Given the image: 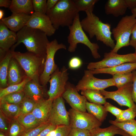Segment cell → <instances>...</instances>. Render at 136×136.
I'll list each match as a JSON object with an SVG mask.
<instances>
[{
  "mask_svg": "<svg viewBox=\"0 0 136 136\" xmlns=\"http://www.w3.org/2000/svg\"><path fill=\"white\" fill-rule=\"evenodd\" d=\"M17 41L12 47V50L23 43L28 52L38 55L46 56L47 45L50 41L46 34L38 29L25 26L17 33Z\"/></svg>",
  "mask_w": 136,
  "mask_h": 136,
  "instance_id": "6da1fadb",
  "label": "cell"
},
{
  "mask_svg": "<svg viewBox=\"0 0 136 136\" xmlns=\"http://www.w3.org/2000/svg\"><path fill=\"white\" fill-rule=\"evenodd\" d=\"M85 13L86 17L81 21L84 31L88 33L90 39L95 37L97 41L113 49L115 44L112 37L111 25L102 22L93 11H88Z\"/></svg>",
  "mask_w": 136,
  "mask_h": 136,
  "instance_id": "7a4b0ae2",
  "label": "cell"
},
{
  "mask_svg": "<svg viewBox=\"0 0 136 136\" xmlns=\"http://www.w3.org/2000/svg\"><path fill=\"white\" fill-rule=\"evenodd\" d=\"M79 12L73 0H59L46 14L56 30L60 27H69L71 26Z\"/></svg>",
  "mask_w": 136,
  "mask_h": 136,
  "instance_id": "3957f363",
  "label": "cell"
},
{
  "mask_svg": "<svg viewBox=\"0 0 136 136\" xmlns=\"http://www.w3.org/2000/svg\"><path fill=\"white\" fill-rule=\"evenodd\" d=\"M11 50L13 56L20 64L27 77L31 79H39L44 70L46 56L29 52L22 53Z\"/></svg>",
  "mask_w": 136,
  "mask_h": 136,
  "instance_id": "277c9868",
  "label": "cell"
},
{
  "mask_svg": "<svg viewBox=\"0 0 136 136\" xmlns=\"http://www.w3.org/2000/svg\"><path fill=\"white\" fill-rule=\"evenodd\" d=\"M69 28L70 33L67 39L69 44L68 49L69 52H74L77 44L81 43L89 48L94 58H100V56L98 52L99 46L97 43L91 42L85 34L81 25L79 14L75 18L72 24Z\"/></svg>",
  "mask_w": 136,
  "mask_h": 136,
  "instance_id": "5b68a950",
  "label": "cell"
},
{
  "mask_svg": "<svg viewBox=\"0 0 136 136\" xmlns=\"http://www.w3.org/2000/svg\"><path fill=\"white\" fill-rule=\"evenodd\" d=\"M136 23V18L132 15H126L121 18L116 27L112 30L116 43L111 52L117 53L122 48L130 45V38Z\"/></svg>",
  "mask_w": 136,
  "mask_h": 136,
  "instance_id": "8992f818",
  "label": "cell"
},
{
  "mask_svg": "<svg viewBox=\"0 0 136 136\" xmlns=\"http://www.w3.org/2000/svg\"><path fill=\"white\" fill-rule=\"evenodd\" d=\"M61 49L66 50V46L62 43H59L56 39L50 42L47 44L44 68L39 78V82L41 85H46L51 75L58 67L55 63L54 57L56 52Z\"/></svg>",
  "mask_w": 136,
  "mask_h": 136,
  "instance_id": "52a82bcc",
  "label": "cell"
},
{
  "mask_svg": "<svg viewBox=\"0 0 136 136\" xmlns=\"http://www.w3.org/2000/svg\"><path fill=\"white\" fill-rule=\"evenodd\" d=\"M136 62V55L134 53L121 55L110 52L104 53V58L101 60L89 63L88 70L114 67L127 62Z\"/></svg>",
  "mask_w": 136,
  "mask_h": 136,
  "instance_id": "ba28073f",
  "label": "cell"
},
{
  "mask_svg": "<svg viewBox=\"0 0 136 136\" xmlns=\"http://www.w3.org/2000/svg\"><path fill=\"white\" fill-rule=\"evenodd\" d=\"M71 128L90 131L100 127L101 123L92 115L86 112L70 109L68 111Z\"/></svg>",
  "mask_w": 136,
  "mask_h": 136,
  "instance_id": "9c48e42d",
  "label": "cell"
},
{
  "mask_svg": "<svg viewBox=\"0 0 136 136\" xmlns=\"http://www.w3.org/2000/svg\"><path fill=\"white\" fill-rule=\"evenodd\" d=\"M69 75L67 69L64 66L60 70L58 67L52 74L49 81L50 86L48 91V99L53 100L62 96L65 90Z\"/></svg>",
  "mask_w": 136,
  "mask_h": 136,
  "instance_id": "30bf717a",
  "label": "cell"
},
{
  "mask_svg": "<svg viewBox=\"0 0 136 136\" xmlns=\"http://www.w3.org/2000/svg\"><path fill=\"white\" fill-rule=\"evenodd\" d=\"M89 70H85L82 79L76 86L78 91L86 89L101 90L110 86H115L112 78L101 79L95 77Z\"/></svg>",
  "mask_w": 136,
  "mask_h": 136,
  "instance_id": "8fae6325",
  "label": "cell"
},
{
  "mask_svg": "<svg viewBox=\"0 0 136 136\" xmlns=\"http://www.w3.org/2000/svg\"><path fill=\"white\" fill-rule=\"evenodd\" d=\"M132 83H128L115 91H109L105 90L100 91L106 99H113L121 106L136 108L132 97Z\"/></svg>",
  "mask_w": 136,
  "mask_h": 136,
  "instance_id": "7c38bea8",
  "label": "cell"
},
{
  "mask_svg": "<svg viewBox=\"0 0 136 136\" xmlns=\"http://www.w3.org/2000/svg\"><path fill=\"white\" fill-rule=\"evenodd\" d=\"M49 122L56 126L70 125L69 113L66 109L64 101L62 96L53 100Z\"/></svg>",
  "mask_w": 136,
  "mask_h": 136,
  "instance_id": "4fadbf2b",
  "label": "cell"
},
{
  "mask_svg": "<svg viewBox=\"0 0 136 136\" xmlns=\"http://www.w3.org/2000/svg\"><path fill=\"white\" fill-rule=\"evenodd\" d=\"M62 96L72 109L79 111L86 112L87 99L84 96L79 94L76 86L73 84L67 82L65 90Z\"/></svg>",
  "mask_w": 136,
  "mask_h": 136,
  "instance_id": "5bb4252c",
  "label": "cell"
},
{
  "mask_svg": "<svg viewBox=\"0 0 136 136\" xmlns=\"http://www.w3.org/2000/svg\"><path fill=\"white\" fill-rule=\"evenodd\" d=\"M25 26L39 29L45 33L48 36L53 35L56 30L46 14L35 12L31 15Z\"/></svg>",
  "mask_w": 136,
  "mask_h": 136,
  "instance_id": "9a60e30c",
  "label": "cell"
},
{
  "mask_svg": "<svg viewBox=\"0 0 136 136\" xmlns=\"http://www.w3.org/2000/svg\"><path fill=\"white\" fill-rule=\"evenodd\" d=\"M23 91L26 97L36 103L47 99L49 96L47 86L41 85L39 79H31L24 86Z\"/></svg>",
  "mask_w": 136,
  "mask_h": 136,
  "instance_id": "2e32d148",
  "label": "cell"
},
{
  "mask_svg": "<svg viewBox=\"0 0 136 136\" xmlns=\"http://www.w3.org/2000/svg\"><path fill=\"white\" fill-rule=\"evenodd\" d=\"M17 41V33L10 30L2 21H0V55L4 57L10 49Z\"/></svg>",
  "mask_w": 136,
  "mask_h": 136,
  "instance_id": "e0dca14e",
  "label": "cell"
},
{
  "mask_svg": "<svg viewBox=\"0 0 136 136\" xmlns=\"http://www.w3.org/2000/svg\"><path fill=\"white\" fill-rule=\"evenodd\" d=\"M27 77L23 70L12 56L10 60L8 67L7 78L8 86L19 84Z\"/></svg>",
  "mask_w": 136,
  "mask_h": 136,
  "instance_id": "ac0fdd59",
  "label": "cell"
},
{
  "mask_svg": "<svg viewBox=\"0 0 136 136\" xmlns=\"http://www.w3.org/2000/svg\"><path fill=\"white\" fill-rule=\"evenodd\" d=\"M31 15L24 13H12L11 16L3 18L1 21L10 30L18 32L25 25Z\"/></svg>",
  "mask_w": 136,
  "mask_h": 136,
  "instance_id": "d6986e66",
  "label": "cell"
},
{
  "mask_svg": "<svg viewBox=\"0 0 136 136\" xmlns=\"http://www.w3.org/2000/svg\"><path fill=\"white\" fill-rule=\"evenodd\" d=\"M53 101L48 98L36 103L32 113L41 123L49 122Z\"/></svg>",
  "mask_w": 136,
  "mask_h": 136,
  "instance_id": "ffe728a7",
  "label": "cell"
},
{
  "mask_svg": "<svg viewBox=\"0 0 136 136\" xmlns=\"http://www.w3.org/2000/svg\"><path fill=\"white\" fill-rule=\"evenodd\" d=\"M136 69V62H127L111 67L90 70L93 75L107 74L112 75L119 73H130Z\"/></svg>",
  "mask_w": 136,
  "mask_h": 136,
  "instance_id": "44dd1931",
  "label": "cell"
},
{
  "mask_svg": "<svg viewBox=\"0 0 136 136\" xmlns=\"http://www.w3.org/2000/svg\"><path fill=\"white\" fill-rule=\"evenodd\" d=\"M127 8L125 0H108L105 6L106 14L116 17L124 15Z\"/></svg>",
  "mask_w": 136,
  "mask_h": 136,
  "instance_id": "7402d4cb",
  "label": "cell"
},
{
  "mask_svg": "<svg viewBox=\"0 0 136 136\" xmlns=\"http://www.w3.org/2000/svg\"><path fill=\"white\" fill-rule=\"evenodd\" d=\"M9 9L13 13L31 15L34 12L32 0H12Z\"/></svg>",
  "mask_w": 136,
  "mask_h": 136,
  "instance_id": "603a6c76",
  "label": "cell"
},
{
  "mask_svg": "<svg viewBox=\"0 0 136 136\" xmlns=\"http://www.w3.org/2000/svg\"><path fill=\"white\" fill-rule=\"evenodd\" d=\"M90 136H114L119 134L122 136H130L123 130L113 125L104 128L100 127L90 131Z\"/></svg>",
  "mask_w": 136,
  "mask_h": 136,
  "instance_id": "cb8c5ba5",
  "label": "cell"
},
{
  "mask_svg": "<svg viewBox=\"0 0 136 136\" xmlns=\"http://www.w3.org/2000/svg\"><path fill=\"white\" fill-rule=\"evenodd\" d=\"M12 57V51L9 50L0 62V87L5 88L8 86L7 82L9 63Z\"/></svg>",
  "mask_w": 136,
  "mask_h": 136,
  "instance_id": "d4e9b609",
  "label": "cell"
},
{
  "mask_svg": "<svg viewBox=\"0 0 136 136\" xmlns=\"http://www.w3.org/2000/svg\"><path fill=\"white\" fill-rule=\"evenodd\" d=\"M17 119L25 131L36 128L42 124L32 113L19 115Z\"/></svg>",
  "mask_w": 136,
  "mask_h": 136,
  "instance_id": "484cf974",
  "label": "cell"
},
{
  "mask_svg": "<svg viewBox=\"0 0 136 136\" xmlns=\"http://www.w3.org/2000/svg\"><path fill=\"white\" fill-rule=\"evenodd\" d=\"M86 109L88 113L93 115L101 123L104 121L107 116V112L106 111L104 106L101 105L87 101Z\"/></svg>",
  "mask_w": 136,
  "mask_h": 136,
  "instance_id": "4316f807",
  "label": "cell"
},
{
  "mask_svg": "<svg viewBox=\"0 0 136 136\" xmlns=\"http://www.w3.org/2000/svg\"><path fill=\"white\" fill-rule=\"evenodd\" d=\"M81 94L90 103L104 105L107 102L106 99L100 90L92 89L83 90L81 91Z\"/></svg>",
  "mask_w": 136,
  "mask_h": 136,
  "instance_id": "83f0119b",
  "label": "cell"
},
{
  "mask_svg": "<svg viewBox=\"0 0 136 136\" xmlns=\"http://www.w3.org/2000/svg\"><path fill=\"white\" fill-rule=\"evenodd\" d=\"M109 122L120 128L130 136H136V120L134 119L124 122L110 120Z\"/></svg>",
  "mask_w": 136,
  "mask_h": 136,
  "instance_id": "f1b7e54d",
  "label": "cell"
},
{
  "mask_svg": "<svg viewBox=\"0 0 136 136\" xmlns=\"http://www.w3.org/2000/svg\"><path fill=\"white\" fill-rule=\"evenodd\" d=\"M0 110L8 118H16L19 115V105L9 103L0 104Z\"/></svg>",
  "mask_w": 136,
  "mask_h": 136,
  "instance_id": "f546056e",
  "label": "cell"
},
{
  "mask_svg": "<svg viewBox=\"0 0 136 136\" xmlns=\"http://www.w3.org/2000/svg\"><path fill=\"white\" fill-rule=\"evenodd\" d=\"M26 97L23 91L10 93L0 99V104L6 103L19 105Z\"/></svg>",
  "mask_w": 136,
  "mask_h": 136,
  "instance_id": "4dcf8cb0",
  "label": "cell"
},
{
  "mask_svg": "<svg viewBox=\"0 0 136 136\" xmlns=\"http://www.w3.org/2000/svg\"><path fill=\"white\" fill-rule=\"evenodd\" d=\"M112 78L115 86L118 89L128 83L133 82V74L132 72L117 74L113 75Z\"/></svg>",
  "mask_w": 136,
  "mask_h": 136,
  "instance_id": "1f68e13d",
  "label": "cell"
},
{
  "mask_svg": "<svg viewBox=\"0 0 136 136\" xmlns=\"http://www.w3.org/2000/svg\"><path fill=\"white\" fill-rule=\"evenodd\" d=\"M31 79L27 77L19 84L9 85L5 88H0V99L8 94L23 91L25 85Z\"/></svg>",
  "mask_w": 136,
  "mask_h": 136,
  "instance_id": "d6a6232c",
  "label": "cell"
},
{
  "mask_svg": "<svg viewBox=\"0 0 136 136\" xmlns=\"http://www.w3.org/2000/svg\"><path fill=\"white\" fill-rule=\"evenodd\" d=\"M36 103L32 99L26 97L19 105V115L32 113Z\"/></svg>",
  "mask_w": 136,
  "mask_h": 136,
  "instance_id": "836d02e7",
  "label": "cell"
},
{
  "mask_svg": "<svg viewBox=\"0 0 136 136\" xmlns=\"http://www.w3.org/2000/svg\"><path fill=\"white\" fill-rule=\"evenodd\" d=\"M74 2L79 11L85 12L93 11L95 4L98 0H74Z\"/></svg>",
  "mask_w": 136,
  "mask_h": 136,
  "instance_id": "e575fe53",
  "label": "cell"
},
{
  "mask_svg": "<svg viewBox=\"0 0 136 136\" xmlns=\"http://www.w3.org/2000/svg\"><path fill=\"white\" fill-rule=\"evenodd\" d=\"M25 131L16 118L11 120L7 134V136H19Z\"/></svg>",
  "mask_w": 136,
  "mask_h": 136,
  "instance_id": "d590c367",
  "label": "cell"
},
{
  "mask_svg": "<svg viewBox=\"0 0 136 136\" xmlns=\"http://www.w3.org/2000/svg\"><path fill=\"white\" fill-rule=\"evenodd\" d=\"M136 117V108H128L123 110L120 114L116 117L115 121L118 122H124L134 119Z\"/></svg>",
  "mask_w": 136,
  "mask_h": 136,
  "instance_id": "8d00e7d4",
  "label": "cell"
},
{
  "mask_svg": "<svg viewBox=\"0 0 136 136\" xmlns=\"http://www.w3.org/2000/svg\"><path fill=\"white\" fill-rule=\"evenodd\" d=\"M34 12L46 14V0H32Z\"/></svg>",
  "mask_w": 136,
  "mask_h": 136,
  "instance_id": "74e56055",
  "label": "cell"
},
{
  "mask_svg": "<svg viewBox=\"0 0 136 136\" xmlns=\"http://www.w3.org/2000/svg\"><path fill=\"white\" fill-rule=\"evenodd\" d=\"M50 124L49 122L43 123L36 128L25 131L19 136H37Z\"/></svg>",
  "mask_w": 136,
  "mask_h": 136,
  "instance_id": "f35d334b",
  "label": "cell"
},
{
  "mask_svg": "<svg viewBox=\"0 0 136 136\" xmlns=\"http://www.w3.org/2000/svg\"><path fill=\"white\" fill-rule=\"evenodd\" d=\"M11 120L7 118L0 110V131L6 134L8 132Z\"/></svg>",
  "mask_w": 136,
  "mask_h": 136,
  "instance_id": "ab89813d",
  "label": "cell"
},
{
  "mask_svg": "<svg viewBox=\"0 0 136 136\" xmlns=\"http://www.w3.org/2000/svg\"><path fill=\"white\" fill-rule=\"evenodd\" d=\"M83 63L82 60L79 57L75 56L72 57L70 60L68 65L71 69L75 70L80 68Z\"/></svg>",
  "mask_w": 136,
  "mask_h": 136,
  "instance_id": "60d3db41",
  "label": "cell"
},
{
  "mask_svg": "<svg viewBox=\"0 0 136 136\" xmlns=\"http://www.w3.org/2000/svg\"><path fill=\"white\" fill-rule=\"evenodd\" d=\"M104 107L106 112H110L116 117L118 116L123 111L107 102L104 105Z\"/></svg>",
  "mask_w": 136,
  "mask_h": 136,
  "instance_id": "b9f144b4",
  "label": "cell"
},
{
  "mask_svg": "<svg viewBox=\"0 0 136 136\" xmlns=\"http://www.w3.org/2000/svg\"><path fill=\"white\" fill-rule=\"evenodd\" d=\"M71 128L70 125L58 126L55 136H68Z\"/></svg>",
  "mask_w": 136,
  "mask_h": 136,
  "instance_id": "7bdbcfd3",
  "label": "cell"
},
{
  "mask_svg": "<svg viewBox=\"0 0 136 136\" xmlns=\"http://www.w3.org/2000/svg\"><path fill=\"white\" fill-rule=\"evenodd\" d=\"M68 136H90V131L72 128Z\"/></svg>",
  "mask_w": 136,
  "mask_h": 136,
  "instance_id": "ee69618b",
  "label": "cell"
},
{
  "mask_svg": "<svg viewBox=\"0 0 136 136\" xmlns=\"http://www.w3.org/2000/svg\"><path fill=\"white\" fill-rule=\"evenodd\" d=\"M132 73L133 74V81L132 97L133 100L136 105V71H133Z\"/></svg>",
  "mask_w": 136,
  "mask_h": 136,
  "instance_id": "f6af8a7d",
  "label": "cell"
},
{
  "mask_svg": "<svg viewBox=\"0 0 136 136\" xmlns=\"http://www.w3.org/2000/svg\"><path fill=\"white\" fill-rule=\"evenodd\" d=\"M130 45L135 49L136 48V23L132 29L130 41Z\"/></svg>",
  "mask_w": 136,
  "mask_h": 136,
  "instance_id": "bcb514c9",
  "label": "cell"
},
{
  "mask_svg": "<svg viewBox=\"0 0 136 136\" xmlns=\"http://www.w3.org/2000/svg\"><path fill=\"white\" fill-rule=\"evenodd\" d=\"M57 126L50 124L41 132L37 136H46L50 131L55 129Z\"/></svg>",
  "mask_w": 136,
  "mask_h": 136,
  "instance_id": "7dc6e473",
  "label": "cell"
},
{
  "mask_svg": "<svg viewBox=\"0 0 136 136\" xmlns=\"http://www.w3.org/2000/svg\"><path fill=\"white\" fill-rule=\"evenodd\" d=\"M59 0H48L47 1L46 8L47 12L54 7Z\"/></svg>",
  "mask_w": 136,
  "mask_h": 136,
  "instance_id": "c3c4849f",
  "label": "cell"
},
{
  "mask_svg": "<svg viewBox=\"0 0 136 136\" xmlns=\"http://www.w3.org/2000/svg\"><path fill=\"white\" fill-rule=\"evenodd\" d=\"M128 8L131 10L136 8V0H125Z\"/></svg>",
  "mask_w": 136,
  "mask_h": 136,
  "instance_id": "681fc988",
  "label": "cell"
},
{
  "mask_svg": "<svg viewBox=\"0 0 136 136\" xmlns=\"http://www.w3.org/2000/svg\"><path fill=\"white\" fill-rule=\"evenodd\" d=\"M12 2V0H0V7L6 8H9Z\"/></svg>",
  "mask_w": 136,
  "mask_h": 136,
  "instance_id": "f907efd6",
  "label": "cell"
},
{
  "mask_svg": "<svg viewBox=\"0 0 136 136\" xmlns=\"http://www.w3.org/2000/svg\"><path fill=\"white\" fill-rule=\"evenodd\" d=\"M56 128L49 132L46 136H55L56 133Z\"/></svg>",
  "mask_w": 136,
  "mask_h": 136,
  "instance_id": "816d5d0a",
  "label": "cell"
},
{
  "mask_svg": "<svg viewBox=\"0 0 136 136\" xmlns=\"http://www.w3.org/2000/svg\"><path fill=\"white\" fill-rule=\"evenodd\" d=\"M4 14V10L0 9V19L1 20L3 18Z\"/></svg>",
  "mask_w": 136,
  "mask_h": 136,
  "instance_id": "f5cc1de1",
  "label": "cell"
},
{
  "mask_svg": "<svg viewBox=\"0 0 136 136\" xmlns=\"http://www.w3.org/2000/svg\"><path fill=\"white\" fill-rule=\"evenodd\" d=\"M132 15L136 18V8L131 10Z\"/></svg>",
  "mask_w": 136,
  "mask_h": 136,
  "instance_id": "db71d44e",
  "label": "cell"
},
{
  "mask_svg": "<svg viewBox=\"0 0 136 136\" xmlns=\"http://www.w3.org/2000/svg\"><path fill=\"white\" fill-rule=\"evenodd\" d=\"M0 136H7V134L2 131H0Z\"/></svg>",
  "mask_w": 136,
  "mask_h": 136,
  "instance_id": "11a10c76",
  "label": "cell"
},
{
  "mask_svg": "<svg viewBox=\"0 0 136 136\" xmlns=\"http://www.w3.org/2000/svg\"><path fill=\"white\" fill-rule=\"evenodd\" d=\"M135 52L134 53L136 55V48H135Z\"/></svg>",
  "mask_w": 136,
  "mask_h": 136,
  "instance_id": "9f6ffc18",
  "label": "cell"
},
{
  "mask_svg": "<svg viewBox=\"0 0 136 136\" xmlns=\"http://www.w3.org/2000/svg\"></svg>",
  "mask_w": 136,
  "mask_h": 136,
  "instance_id": "6f0895ef",
  "label": "cell"
}]
</instances>
